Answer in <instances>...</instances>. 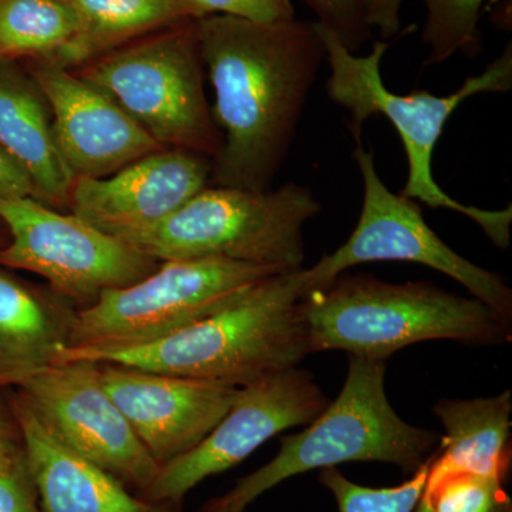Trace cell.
Returning <instances> with one entry per match:
<instances>
[{
	"mask_svg": "<svg viewBox=\"0 0 512 512\" xmlns=\"http://www.w3.org/2000/svg\"><path fill=\"white\" fill-rule=\"evenodd\" d=\"M16 396L64 447L116 477L138 495L160 464L104 390L99 363H55L16 384Z\"/></svg>",
	"mask_w": 512,
	"mask_h": 512,
	"instance_id": "obj_11",
	"label": "cell"
},
{
	"mask_svg": "<svg viewBox=\"0 0 512 512\" xmlns=\"http://www.w3.org/2000/svg\"><path fill=\"white\" fill-rule=\"evenodd\" d=\"M363 181V205L355 231L333 254L309 268L312 289L322 288L352 266L367 262H414L460 282L504 319L512 318V291L503 276L458 255L426 224L420 205L393 194L377 174L372 151L356 141L353 151ZM309 291V292H311Z\"/></svg>",
	"mask_w": 512,
	"mask_h": 512,
	"instance_id": "obj_10",
	"label": "cell"
},
{
	"mask_svg": "<svg viewBox=\"0 0 512 512\" xmlns=\"http://www.w3.org/2000/svg\"><path fill=\"white\" fill-rule=\"evenodd\" d=\"M315 13L316 22L350 53L359 52L379 29L383 40L400 30L404 0H302Z\"/></svg>",
	"mask_w": 512,
	"mask_h": 512,
	"instance_id": "obj_22",
	"label": "cell"
},
{
	"mask_svg": "<svg viewBox=\"0 0 512 512\" xmlns=\"http://www.w3.org/2000/svg\"><path fill=\"white\" fill-rule=\"evenodd\" d=\"M12 416L43 512H184L181 504L146 500L64 447L16 394Z\"/></svg>",
	"mask_w": 512,
	"mask_h": 512,
	"instance_id": "obj_16",
	"label": "cell"
},
{
	"mask_svg": "<svg viewBox=\"0 0 512 512\" xmlns=\"http://www.w3.org/2000/svg\"><path fill=\"white\" fill-rule=\"evenodd\" d=\"M80 29L50 62L72 70L134 40L188 20L175 0H69ZM45 60V59H43Z\"/></svg>",
	"mask_w": 512,
	"mask_h": 512,
	"instance_id": "obj_20",
	"label": "cell"
},
{
	"mask_svg": "<svg viewBox=\"0 0 512 512\" xmlns=\"http://www.w3.org/2000/svg\"><path fill=\"white\" fill-rule=\"evenodd\" d=\"M426 5L424 45L429 47L426 66L446 62L463 52L474 59L481 52L478 30L485 0H423Z\"/></svg>",
	"mask_w": 512,
	"mask_h": 512,
	"instance_id": "obj_23",
	"label": "cell"
},
{
	"mask_svg": "<svg viewBox=\"0 0 512 512\" xmlns=\"http://www.w3.org/2000/svg\"><path fill=\"white\" fill-rule=\"evenodd\" d=\"M431 457L409 481L396 487H365L350 481L336 467L322 468L319 481L335 497L339 512H413L426 487Z\"/></svg>",
	"mask_w": 512,
	"mask_h": 512,
	"instance_id": "obj_25",
	"label": "cell"
},
{
	"mask_svg": "<svg viewBox=\"0 0 512 512\" xmlns=\"http://www.w3.org/2000/svg\"><path fill=\"white\" fill-rule=\"evenodd\" d=\"M76 73L116 101L161 147L210 158L220 151L195 20L111 50Z\"/></svg>",
	"mask_w": 512,
	"mask_h": 512,
	"instance_id": "obj_7",
	"label": "cell"
},
{
	"mask_svg": "<svg viewBox=\"0 0 512 512\" xmlns=\"http://www.w3.org/2000/svg\"><path fill=\"white\" fill-rule=\"evenodd\" d=\"M204 512H231L227 510V508L220 507V505L215 504L214 501H211V503H208L205 505V511Z\"/></svg>",
	"mask_w": 512,
	"mask_h": 512,
	"instance_id": "obj_30",
	"label": "cell"
},
{
	"mask_svg": "<svg viewBox=\"0 0 512 512\" xmlns=\"http://www.w3.org/2000/svg\"><path fill=\"white\" fill-rule=\"evenodd\" d=\"M22 453L23 444L18 424L15 419L9 420L0 410V464L8 463Z\"/></svg>",
	"mask_w": 512,
	"mask_h": 512,
	"instance_id": "obj_29",
	"label": "cell"
},
{
	"mask_svg": "<svg viewBox=\"0 0 512 512\" xmlns=\"http://www.w3.org/2000/svg\"><path fill=\"white\" fill-rule=\"evenodd\" d=\"M195 26L214 89L212 119L222 136L210 185L272 190L326 60L318 26L224 15L197 19Z\"/></svg>",
	"mask_w": 512,
	"mask_h": 512,
	"instance_id": "obj_1",
	"label": "cell"
},
{
	"mask_svg": "<svg viewBox=\"0 0 512 512\" xmlns=\"http://www.w3.org/2000/svg\"><path fill=\"white\" fill-rule=\"evenodd\" d=\"M0 221L12 237L0 249V265L42 276L50 289L83 308L160 265L124 239L32 197L0 198Z\"/></svg>",
	"mask_w": 512,
	"mask_h": 512,
	"instance_id": "obj_9",
	"label": "cell"
},
{
	"mask_svg": "<svg viewBox=\"0 0 512 512\" xmlns=\"http://www.w3.org/2000/svg\"><path fill=\"white\" fill-rule=\"evenodd\" d=\"M311 353L345 350L386 360L427 340L497 345L511 335V320L476 298L427 284H390L369 275L340 274L302 299Z\"/></svg>",
	"mask_w": 512,
	"mask_h": 512,
	"instance_id": "obj_3",
	"label": "cell"
},
{
	"mask_svg": "<svg viewBox=\"0 0 512 512\" xmlns=\"http://www.w3.org/2000/svg\"><path fill=\"white\" fill-rule=\"evenodd\" d=\"M274 266L225 258L173 259L126 288L111 289L77 309L66 349L73 352L148 345L239 301Z\"/></svg>",
	"mask_w": 512,
	"mask_h": 512,
	"instance_id": "obj_8",
	"label": "cell"
},
{
	"mask_svg": "<svg viewBox=\"0 0 512 512\" xmlns=\"http://www.w3.org/2000/svg\"><path fill=\"white\" fill-rule=\"evenodd\" d=\"M212 158L163 148L103 178H77L70 192L72 214L121 237L151 227L180 210L210 185Z\"/></svg>",
	"mask_w": 512,
	"mask_h": 512,
	"instance_id": "obj_15",
	"label": "cell"
},
{
	"mask_svg": "<svg viewBox=\"0 0 512 512\" xmlns=\"http://www.w3.org/2000/svg\"><path fill=\"white\" fill-rule=\"evenodd\" d=\"M384 360L350 356L342 392L302 433L281 439L268 464L241 478L215 504L244 512L288 478L349 461H379L413 476L440 446L441 436L406 423L384 389Z\"/></svg>",
	"mask_w": 512,
	"mask_h": 512,
	"instance_id": "obj_5",
	"label": "cell"
},
{
	"mask_svg": "<svg viewBox=\"0 0 512 512\" xmlns=\"http://www.w3.org/2000/svg\"><path fill=\"white\" fill-rule=\"evenodd\" d=\"M329 403L311 373L299 367L239 387L220 423L197 447L161 466L141 497L183 504L202 481L238 466L276 434L308 426Z\"/></svg>",
	"mask_w": 512,
	"mask_h": 512,
	"instance_id": "obj_12",
	"label": "cell"
},
{
	"mask_svg": "<svg viewBox=\"0 0 512 512\" xmlns=\"http://www.w3.org/2000/svg\"><path fill=\"white\" fill-rule=\"evenodd\" d=\"M30 76L52 113L53 134L74 180L103 178L163 150L106 93L50 60H33Z\"/></svg>",
	"mask_w": 512,
	"mask_h": 512,
	"instance_id": "obj_14",
	"label": "cell"
},
{
	"mask_svg": "<svg viewBox=\"0 0 512 512\" xmlns=\"http://www.w3.org/2000/svg\"><path fill=\"white\" fill-rule=\"evenodd\" d=\"M79 29L69 0H0V60L53 59Z\"/></svg>",
	"mask_w": 512,
	"mask_h": 512,
	"instance_id": "obj_21",
	"label": "cell"
},
{
	"mask_svg": "<svg viewBox=\"0 0 512 512\" xmlns=\"http://www.w3.org/2000/svg\"><path fill=\"white\" fill-rule=\"evenodd\" d=\"M326 49L330 76L326 92L333 103L350 113L349 130L355 141L369 117L382 114L396 128L406 150L409 174L403 197L420 201L431 208L456 211L476 222L495 247L507 249L511 241L512 205L504 210H483L461 204L447 194L433 177L434 148L454 110L470 97L481 93H507L512 89V45L488 64L478 76L468 77L463 86L450 96H434L426 90L396 94L384 86L382 60L390 43L380 40L367 56H357L340 45L328 30L320 28Z\"/></svg>",
	"mask_w": 512,
	"mask_h": 512,
	"instance_id": "obj_4",
	"label": "cell"
},
{
	"mask_svg": "<svg viewBox=\"0 0 512 512\" xmlns=\"http://www.w3.org/2000/svg\"><path fill=\"white\" fill-rule=\"evenodd\" d=\"M505 481L478 474H451L426 484L413 512H512Z\"/></svg>",
	"mask_w": 512,
	"mask_h": 512,
	"instance_id": "obj_24",
	"label": "cell"
},
{
	"mask_svg": "<svg viewBox=\"0 0 512 512\" xmlns=\"http://www.w3.org/2000/svg\"><path fill=\"white\" fill-rule=\"evenodd\" d=\"M320 210L305 185L265 192L208 185L165 220L119 238L160 262L225 258L291 272L303 268V227Z\"/></svg>",
	"mask_w": 512,
	"mask_h": 512,
	"instance_id": "obj_6",
	"label": "cell"
},
{
	"mask_svg": "<svg viewBox=\"0 0 512 512\" xmlns=\"http://www.w3.org/2000/svg\"><path fill=\"white\" fill-rule=\"evenodd\" d=\"M76 312L53 289H37L0 271V387H15L55 365L69 346Z\"/></svg>",
	"mask_w": 512,
	"mask_h": 512,
	"instance_id": "obj_18",
	"label": "cell"
},
{
	"mask_svg": "<svg viewBox=\"0 0 512 512\" xmlns=\"http://www.w3.org/2000/svg\"><path fill=\"white\" fill-rule=\"evenodd\" d=\"M188 20L211 15L234 16L258 23L295 19L291 0H175Z\"/></svg>",
	"mask_w": 512,
	"mask_h": 512,
	"instance_id": "obj_26",
	"label": "cell"
},
{
	"mask_svg": "<svg viewBox=\"0 0 512 512\" xmlns=\"http://www.w3.org/2000/svg\"><path fill=\"white\" fill-rule=\"evenodd\" d=\"M35 197L32 181L0 148V198Z\"/></svg>",
	"mask_w": 512,
	"mask_h": 512,
	"instance_id": "obj_28",
	"label": "cell"
},
{
	"mask_svg": "<svg viewBox=\"0 0 512 512\" xmlns=\"http://www.w3.org/2000/svg\"><path fill=\"white\" fill-rule=\"evenodd\" d=\"M510 390L473 400H441L434 413L446 436L434 451L426 484L451 474H478L507 480L511 470Z\"/></svg>",
	"mask_w": 512,
	"mask_h": 512,
	"instance_id": "obj_19",
	"label": "cell"
},
{
	"mask_svg": "<svg viewBox=\"0 0 512 512\" xmlns=\"http://www.w3.org/2000/svg\"><path fill=\"white\" fill-rule=\"evenodd\" d=\"M0 148L28 174L35 200L69 208L74 177L56 146L49 103L15 60H0Z\"/></svg>",
	"mask_w": 512,
	"mask_h": 512,
	"instance_id": "obj_17",
	"label": "cell"
},
{
	"mask_svg": "<svg viewBox=\"0 0 512 512\" xmlns=\"http://www.w3.org/2000/svg\"><path fill=\"white\" fill-rule=\"evenodd\" d=\"M99 366L104 390L160 467L197 447L231 409L239 390L113 363Z\"/></svg>",
	"mask_w": 512,
	"mask_h": 512,
	"instance_id": "obj_13",
	"label": "cell"
},
{
	"mask_svg": "<svg viewBox=\"0 0 512 512\" xmlns=\"http://www.w3.org/2000/svg\"><path fill=\"white\" fill-rule=\"evenodd\" d=\"M312 289L309 269L271 276L222 311L167 338L133 348L73 352L56 363L89 360L245 387L298 367L311 355L302 299Z\"/></svg>",
	"mask_w": 512,
	"mask_h": 512,
	"instance_id": "obj_2",
	"label": "cell"
},
{
	"mask_svg": "<svg viewBox=\"0 0 512 512\" xmlns=\"http://www.w3.org/2000/svg\"><path fill=\"white\" fill-rule=\"evenodd\" d=\"M0 512H43L25 451L0 464Z\"/></svg>",
	"mask_w": 512,
	"mask_h": 512,
	"instance_id": "obj_27",
	"label": "cell"
}]
</instances>
